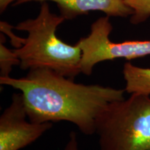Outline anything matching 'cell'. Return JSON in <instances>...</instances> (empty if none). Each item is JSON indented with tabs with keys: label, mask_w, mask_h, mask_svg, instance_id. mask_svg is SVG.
<instances>
[{
	"label": "cell",
	"mask_w": 150,
	"mask_h": 150,
	"mask_svg": "<svg viewBox=\"0 0 150 150\" xmlns=\"http://www.w3.org/2000/svg\"><path fill=\"white\" fill-rule=\"evenodd\" d=\"M123 76L127 93L150 96V68L127 62L124 65Z\"/></svg>",
	"instance_id": "cell-7"
},
{
	"label": "cell",
	"mask_w": 150,
	"mask_h": 150,
	"mask_svg": "<svg viewBox=\"0 0 150 150\" xmlns=\"http://www.w3.org/2000/svg\"><path fill=\"white\" fill-rule=\"evenodd\" d=\"M134 11L130 21L137 24L145 22L150 17V0H124Z\"/></svg>",
	"instance_id": "cell-9"
},
{
	"label": "cell",
	"mask_w": 150,
	"mask_h": 150,
	"mask_svg": "<svg viewBox=\"0 0 150 150\" xmlns=\"http://www.w3.org/2000/svg\"><path fill=\"white\" fill-rule=\"evenodd\" d=\"M18 0H0V13H2L8 8L9 5L13 2H16Z\"/></svg>",
	"instance_id": "cell-12"
},
{
	"label": "cell",
	"mask_w": 150,
	"mask_h": 150,
	"mask_svg": "<svg viewBox=\"0 0 150 150\" xmlns=\"http://www.w3.org/2000/svg\"><path fill=\"white\" fill-rule=\"evenodd\" d=\"M0 26H1V32L9 35V37L11 38V43L16 47V49L21 47L24 42V38H19L13 34V33L12 32V30H11L13 27L12 26H11L9 24L6 23V22L1 21V23H0Z\"/></svg>",
	"instance_id": "cell-10"
},
{
	"label": "cell",
	"mask_w": 150,
	"mask_h": 150,
	"mask_svg": "<svg viewBox=\"0 0 150 150\" xmlns=\"http://www.w3.org/2000/svg\"><path fill=\"white\" fill-rule=\"evenodd\" d=\"M63 150H79V144L76 133L71 132L68 141Z\"/></svg>",
	"instance_id": "cell-11"
},
{
	"label": "cell",
	"mask_w": 150,
	"mask_h": 150,
	"mask_svg": "<svg viewBox=\"0 0 150 150\" xmlns=\"http://www.w3.org/2000/svg\"><path fill=\"white\" fill-rule=\"evenodd\" d=\"M1 37L0 42V77L10 76L13 67L20 65V60L16 52L8 49L4 45L5 39Z\"/></svg>",
	"instance_id": "cell-8"
},
{
	"label": "cell",
	"mask_w": 150,
	"mask_h": 150,
	"mask_svg": "<svg viewBox=\"0 0 150 150\" xmlns=\"http://www.w3.org/2000/svg\"><path fill=\"white\" fill-rule=\"evenodd\" d=\"M101 150H150V96L110 103L96 123Z\"/></svg>",
	"instance_id": "cell-3"
},
{
	"label": "cell",
	"mask_w": 150,
	"mask_h": 150,
	"mask_svg": "<svg viewBox=\"0 0 150 150\" xmlns=\"http://www.w3.org/2000/svg\"><path fill=\"white\" fill-rule=\"evenodd\" d=\"M32 1L56 3L61 12V16L65 20L88 14L91 11H101L108 17L120 18H127L134 13L132 9L124 0H18L14 5Z\"/></svg>",
	"instance_id": "cell-6"
},
{
	"label": "cell",
	"mask_w": 150,
	"mask_h": 150,
	"mask_svg": "<svg viewBox=\"0 0 150 150\" xmlns=\"http://www.w3.org/2000/svg\"><path fill=\"white\" fill-rule=\"evenodd\" d=\"M109 18L106 16L94 22L90 34L76 43L82 52L81 74L90 76L94 67L103 61L116 59L132 60L150 55V40L112 42L109 36L112 26Z\"/></svg>",
	"instance_id": "cell-4"
},
{
	"label": "cell",
	"mask_w": 150,
	"mask_h": 150,
	"mask_svg": "<svg viewBox=\"0 0 150 150\" xmlns=\"http://www.w3.org/2000/svg\"><path fill=\"white\" fill-rule=\"evenodd\" d=\"M52 127V122L30 121L22 94L13 93L10 105L0 116V150H20L27 147Z\"/></svg>",
	"instance_id": "cell-5"
},
{
	"label": "cell",
	"mask_w": 150,
	"mask_h": 150,
	"mask_svg": "<svg viewBox=\"0 0 150 150\" xmlns=\"http://www.w3.org/2000/svg\"><path fill=\"white\" fill-rule=\"evenodd\" d=\"M0 84L20 91L31 122H69L86 136L95 134L97 120L108 104L125 99V90L78 83L45 68L30 70L22 78L0 77Z\"/></svg>",
	"instance_id": "cell-1"
},
{
	"label": "cell",
	"mask_w": 150,
	"mask_h": 150,
	"mask_svg": "<svg viewBox=\"0 0 150 150\" xmlns=\"http://www.w3.org/2000/svg\"><path fill=\"white\" fill-rule=\"evenodd\" d=\"M65 20L61 15L52 13L47 3L42 2L36 18L24 20L14 27L28 33L21 47L14 50L22 70L49 69L71 79L81 73V48L56 36V29Z\"/></svg>",
	"instance_id": "cell-2"
}]
</instances>
